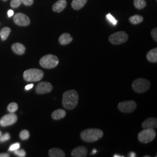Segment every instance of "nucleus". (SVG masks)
<instances>
[{"label": "nucleus", "instance_id": "obj_1", "mask_svg": "<svg viewBox=\"0 0 157 157\" xmlns=\"http://www.w3.org/2000/svg\"><path fill=\"white\" fill-rule=\"evenodd\" d=\"M79 94L74 90H69L65 92L63 95L62 104L63 106L68 110L76 108L78 104Z\"/></svg>", "mask_w": 157, "mask_h": 157}, {"label": "nucleus", "instance_id": "obj_2", "mask_svg": "<svg viewBox=\"0 0 157 157\" xmlns=\"http://www.w3.org/2000/svg\"><path fill=\"white\" fill-rule=\"evenodd\" d=\"M104 135L103 130L98 129H87L80 133V138L85 142L92 143L100 139Z\"/></svg>", "mask_w": 157, "mask_h": 157}, {"label": "nucleus", "instance_id": "obj_3", "mask_svg": "<svg viewBox=\"0 0 157 157\" xmlns=\"http://www.w3.org/2000/svg\"><path fill=\"white\" fill-rule=\"evenodd\" d=\"M23 76L24 79L27 82H37L42 79L44 72L39 69H29L24 72Z\"/></svg>", "mask_w": 157, "mask_h": 157}, {"label": "nucleus", "instance_id": "obj_4", "mask_svg": "<svg viewBox=\"0 0 157 157\" xmlns=\"http://www.w3.org/2000/svg\"><path fill=\"white\" fill-rule=\"evenodd\" d=\"M39 63L42 68L45 69H52L55 68L59 63L58 58L52 54H48L42 57Z\"/></svg>", "mask_w": 157, "mask_h": 157}, {"label": "nucleus", "instance_id": "obj_5", "mask_svg": "<svg viewBox=\"0 0 157 157\" xmlns=\"http://www.w3.org/2000/svg\"><path fill=\"white\" fill-rule=\"evenodd\" d=\"M150 82L146 79H137L132 84L133 90L137 93H143L148 91L150 87Z\"/></svg>", "mask_w": 157, "mask_h": 157}, {"label": "nucleus", "instance_id": "obj_6", "mask_svg": "<svg viewBox=\"0 0 157 157\" xmlns=\"http://www.w3.org/2000/svg\"><path fill=\"white\" fill-rule=\"evenodd\" d=\"M156 137V132L154 129H144L138 135V139L141 143L147 144L151 142Z\"/></svg>", "mask_w": 157, "mask_h": 157}, {"label": "nucleus", "instance_id": "obj_7", "mask_svg": "<svg viewBox=\"0 0 157 157\" xmlns=\"http://www.w3.org/2000/svg\"><path fill=\"white\" fill-rule=\"evenodd\" d=\"M128 38V35L125 31H120L111 34L108 40L111 44L114 45H119L127 42Z\"/></svg>", "mask_w": 157, "mask_h": 157}, {"label": "nucleus", "instance_id": "obj_8", "mask_svg": "<svg viewBox=\"0 0 157 157\" xmlns=\"http://www.w3.org/2000/svg\"><path fill=\"white\" fill-rule=\"evenodd\" d=\"M137 104L134 101H125L118 105V109L123 113H131L136 109Z\"/></svg>", "mask_w": 157, "mask_h": 157}, {"label": "nucleus", "instance_id": "obj_9", "mask_svg": "<svg viewBox=\"0 0 157 157\" xmlns=\"http://www.w3.org/2000/svg\"><path fill=\"white\" fill-rule=\"evenodd\" d=\"M17 120V115L14 112H10V114L2 116L0 120V125L2 127L12 125L16 122Z\"/></svg>", "mask_w": 157, "mask_h": 157}, {"label": "nucleus", "instance_id": "obj_10", "mask_svg": "<svg viewBox=\"0 0 157 157\" xmlns=\"http://www.w3.org/2000/svg\"><path fill=\"white\" fill-rule=\"evenodd\" d=\"M14 23L20 26H28L31 23L30 18L24 13H17L13 17Z\"/></svg>", "mask_w": 157, "mask_h": 157}, {"label": "nucleus", "instance_id": "obj_11", "mask_svg": "<svg viewBox=\"0 0 157 157\" xmlns=\"http://www.w3.org/2000/svg\"><path fill=\"white\" fill-rule=\"evenodd\" d=\"M52 85L50 82H42L37 84L36 87V93L38 94L48 93L52 91Z\"/></svg>", "mask_w": 157, "mask_h": 157}, {"label": "nucleus", "instance_id": "obj_12", "mask_svg": "<svg viewBox=\"0 0 157 157\" xmlns=\"http://www.w3.org/2000/svg\"><path fill=\"white\" fill-rule=\"evenodd\" d=\"M87 154V149L84 146H79L74 148L71 152L73 157H85Z\"/></svg>", "mask_w": 157, "mask_h": 157}, {"label": "nucleus", "instance_id": "obj_13", "mask_svg": "<svg viewBox=\"0 0 157 157\" xmlns=\"http://www.w3.org/2000/svg\"><path fill=\"white\" fill-rule=\"evenodd\" d=\"M141 127L144 129H155L157 127V119L156 118H148L142 124Z\"/></svg>", "mask_w": 157, "mask_h": 157}, {"label": "nucleus", "instance_id": "obj_14", "mask_svg": "<svg viewBox=\"0 0 157 157\" xmlns=\"http://www.w3.org/2000/svg\"><path fill=\"white\" fill-rule=\"evenodd\" d=\"M67 6V2L66 0H58L52 5V10L56 12H61L65 10Z\"/></svg>", "mask_w": 157, "mask_h": 157}, {"label": "nucleus", "instance_id": "obj_15", "mask_svg": "<svg viewBox=\"0 0 157 157\" xmlns=\"http://www.w3.org/2000/svg\"><path fill=\"white\" fill-rule=\"evenodd\" d=\"M11 48L13 52L19 55L24 54L26 51V48L25 45L20 42H16L13 44L12 45Z\"/></svg>", "mask_w": 157, "mask_h": 157}, {"label": "nucleus", "instance_id": "obj_16", "mask_svg": "<svg viewBox=\"0 0 157 157\" xmlns=\"http://www.w3.org/2000/svg\"><path fill=\"white\" fill-rule=\"evenodd\" d=\"M73 40L72 37L71 36L70 34L68 33H64L62 34L58 39L59 43L63 45H67L69 43H71Z\"/></svg>", "mask_w": 157, "mask_h": 157}, {"label": "nucleus", "instance_id": "obj_17", "mask_svg": "<svg viewBox=\"0 0 157 157\" xmlns=\"http://www.w3.org/2000/svg\"><path fill=\"white\" fill-rule=\"evenodd\" d=\"M48 156L50 157H65V153L61 149L52 148L48 151Z\"/></svg>", "mask_w": 157, "mask_h": 157}, {"label": "nucleus", "instance_id": "obj_18", "mask_svg": "<svg viewBox=\"0 0 157 157\" xmlns=\"http://www.w3.org/2000/svg\"><path fill=\"white\" fill-rule=\"evenodd\" d=\"M147 59L150 63H157V48H155L150 51H149L147 54Z\"/></svg>", "mask_w": 157, "mask_h": 157}, {"label": "nucleus", "instance_id": "obj_19", "mask_svg": "<svg viewBox=\"0 0 157 157\" xmlns=\"http://www.w3.org/2000/svg\"><path fill=\"white\" fill-rule=\"evenodd\" d=\"M66 111L63 109H58L54 111L51 114V117L54 120H60L63 119L66 116Z\"/></svg>", "mask_w": 157, "mask_h": 157}, {"label": "nucleus", "instance_id": "obj_20", "mask_svg": "<svg viewBox=\"0 0 157 157\" xmlns=\"http://www.w3.org/2000/svg\"><path fill=\"white\" fill-rule=\"evenodd\" d=\"M87 0H73L71 5L74 10L82 9L87 3Z\"/></svg>", "mask_w": 157, "mask_h": 157}, {"label": "nucleus", "instance_id": "obj_21", "mask_svg": "<svg viewBox=\"0 0 157 157\" xmlns=\"http://www.w3.org/2000/svg\"><path fill=\"white\" fill-rule=\"evenodd\" d=\"M144 20V18L138 15H135L133 16H132L129 18V22L133 24V25H137L139 23H141Z\"/></svg>", "mask_w": 157, "mask_h": 157}, {"label": "nucleus", "instance_id": "obj_22", "mask_svg": "<svg viewBox=\"0 0 157 157\" xmlns=\"http://www.w3.org/2000/svg\"><path fill=\"white\" fill-rule=\"evenodd\" d=\"M10 29L8 27H5L2 28L0 31V37L2 41L6 40L10 33Z\"/></svg>", "mask_w": 157, "mask_h": 157}, {"label": "nucleus", "instance_id": "obj_23", "mask_svg": "<svg viewBox=\"0 0 157 157\" xmlns=\"http://www.w3.org/2000/svg\"><path fill=\"white\" fill-rule=\"evenodd\" d=\"M133 4L136 9L141 10L144 8L147 5L145 0H133Z\"/></svg>", "mask_w": 157, "mask_h": 157}, {"label": "nucleus", "instance_id": "obj_24", "mask_svg": "<svg viewBox=\"0 0 157 157\" xmlns=\"http://www.w3.org/2000/svg\"><path fill=\"white\" fill-rule=\"evenodd\" d=\"M19 137L21 140H27L30 137L29 132L27 130H22L19 134Z\"/></svg>", "mask_w": 157, "mask_h": 157}, {"label": "nucleus", "instance_id": "obj_25", "mask_svg": "<svg viewBox=\"0 0 157 157\" xmlns=\"http://www.w3.org/2000/svg\"><path fill=\"white\" fill-rule=\"evenodd\" d=\"M8 111L10 112H15L18 109V105L16 103H11L8 106Z\"/></svg>", "mask_w": 157, "mask_h": 157}, {"label": "nucleus", "instance_id": "obj_26", "mask_svg": "<svg viewBox=\"0 0 157 157\" xmlns=\"http://www.w3.org/2000/svg\"><path fill=\"white\" fill-rule=\"evenodd\" d=\"M22 4L21 0H11L10 7L13 8H16L19 7Z\"/></svg>", "mask_w": 157, "mask_h": 157}, {"label": "nucleus", "instance_id": "obj_27", "mask_svg": "<svg viewBox=\"0 0 157 157\" xmlns=\"http://www.w3.org/2000/svg\"><path fill=\"white\" fill-rule=\"evenodd\" d=\"M15 154L19 157H24L26 156V152L23 150H16L14 151Z\"/></svg>", "mask_w": 157, "mask_h": 157}, {"label": "nucleus", "instance_id": "obj_28", "mask_svg": "<svg viewBox=\"0 0 157 157\" xmlns=\"http://www.w3.org/2000/svg\"><path fill=\"white\" fill-rule=\"evenodd\" d=\"M106 18L108 19V20L111 23H112V24L114 25H116V23H118V21H116V20L115 19V18H114L113 16H112L110 13H108V14L106 15Z\"/></svg>", "mask_w": 157, "mask_h": 157}, {"label": "nucleus", "instance_id": "obj_29", "mask_svg": "<svg viewBox=\"0 0 157 157\" xmlns=\"http://www.w3.org/2000/svg\"><path fill=\"white\" fill-rule=\"evenodd\" d=\"M10 138V135L8 133H5L3 136H0V142H4L8 140Z\"/></svg>", "mask_w": 157, "mask_h": 157}, {"label": "nucleus", "instance_id": "obj_30", "mask_svg": "<svg viewBox=\"0 0 157 157\" xmlns=\"http://www.w3.org/2000/svg\"><path fill=\"white\" fill-rule=\"evenodd\" d=\"M151 35L153 37V39H154V40H155L156 42H157V28H154L151 31Z\"/></svg>", "mask_w": 157, "mask_h": 157}, {"label": "nucleus", "instance_id": "obj_31", "mask_svg": "<svg viewBox=\"0 0 157 157\" xmlns=\"http://www.w3.org/2000/svg\"><path fill=\"white\" fill-rule=\"evenodd\" d=\"M19 147H20V144H19V143H17L13 144H12V145L10 147L9 151H15V150H16L19 149Z\"/></svg>", "mask_w": 157, "mask_h": 157}, {"label": "nucleus", "instance_id": "obj_32", "mask_svg": "<svg viewBox=\"0 0 157 157\" xmlns=\"http://www.w3.org/2000/svg\"><path fill=\"white\" fill-rule=\"evenodd\" d=\"M22 3L26 6H31L34 3V0H21Z\"/></svg>", "mask_w": 157, "mask_h": 157}, {"label": "nucleus", "instance_id": "obj_33", "mask_svg": "<svg viewBox=\"0 0 157 157\" xmlns=\"http://www.w3.org/2000/svg\"><path fill=\"white\" fill-rule=\"evenodd\" d=\"M33 86H34L33 84H30L26 85V87H25V90H29L31 89V88L33 87Z\"/></svg>", "mask_w": 157, "mask_h": 157}, {"label": "nucleus", "instance_id": "obj_34", "mask_svg": "<svg viewBox=\"0 0 157 157\" xmlns=\"http://www.w3.org/2000/svg\"><path fill=\"white\" fill-rule=\"evenodd\" d=\"M10 156L7 153H2L0 154V157H9Z\"/></svg>", "mask_w": 157, "mask_h": 157}, {"label": "nucleus", "instance_id": "obj_35", "mask_svg": "<svg viewBox=\"0 0 157 157\" xmlns=\"http://www.w3.org/2000/svg\"><path fill=\"white\" fill-rule=\"evenodd\" d=\"M14 13V12L12 10H9L8 12V15L9 17H11Z\"/></svg>", "mask_w": 157, "mask_h": 157}, {"label": "nucleus", "instance_id": "obj_36", "mask_svg": "<svg viewBox=\"0 0 157 157\" xmlns=\"http://www.w3.org/2000/svg\"><path fill=\"white\" fill-rule=\"evenodd\" d=\"M129 157H136V154L135 153H133V152H131L129 153Z\"/></svg>", "mask_w": 157, "mask_h": 157}, {"label": "nucleus", "instance_id": "obj_37", "mask_svg": "<svg viewBox=\"0 0 157 157\" xmlns=\"http://www.w3.org/2000/svg\"><path fill=\"white\" fill-rule=\"evenodd\" d=\"M114 157H124V156H118L117 154H115V155L114 156Z\"/></svg>", "mask_w": 157, "mask_h": 157}, {"label": "nucleus", "instance_id": "obj_38", "mask_svg": "<svg viewBox=\"0 0 157 157\" xmlns=\"http://www.w3.org/2000/svg\"><path fill=\"white\" fill-rule=\"evenodd\" d=\"M97 152V151L95 150H93V152H92V154H95V153Z\"/></svg>", "mask_w": 157, "mask_h": 157}, {"label": "nucleus", "instance_id": "obj_39", "mask_svg": "<svg viewBox=\"0 0 157 157\" xmlns=\"http://www.w3.org/2000/svg\"><path fill=\"white\" fill-rule=\"evenodd\" d=\"M1 135H2V133H1V132L0 131V136H1Z\"/></svg>", "mask_w": 157, "mask_h": 157}, {"label": "nucleus", "instance_id": "obj_40", "mask_svg": "<svg viewBox=\"0 0 157 157\" xmlns=\"http://www.w3.org/2000/svg\"><path fill=\"white\" fill-rule=\"evenodd\" d=\"M3 1H7V0H3Z\"/></svg>", "mask_w": 157, "mask_h": 157}]
</instances>
